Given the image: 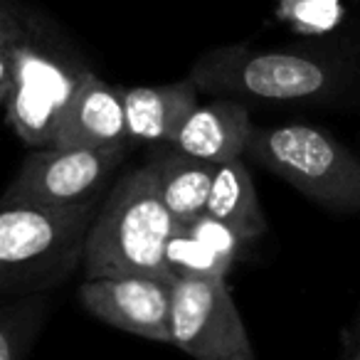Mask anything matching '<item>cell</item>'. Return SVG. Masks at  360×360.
I'll return each mask as SVG.
<instances>
[{
  "mask_svg": "<svg viewBox=\"0 0 360 360\" xmlns=\"http://www.w3.org/2000/svg\"><path fill=\"white\" fill-rule=\"evenodd\" d=\"M91 75L94 70L52 18L25 0H0V101L22 143L50 148Z\"/></svg>",
  "mask_w": 360,
  "mask_h": 360,
  "instance_id": "1",
  "label": "cell"
},
{
  "mask_svg": "<svg viewBox=\"0 0 360 360\" xmlns=\"http://www.w3.org/2000/svg\"><path fill=\"white\" fill-rule=\"evenodd\" d=\"M191 77L200 91L237 101H323L348 84V62L309 47L222 45L195 60Z\"/></svg>",
  "mask_w": 360,
  "mask_h": 360,
  "instance_id": "2",
  "label": "cell"
},
{
  "mask_svg": "<svg viewBox=\"0 0 360 360\" xmlns=\"http://www.w3.org/2000/svg\"><path fill=\"white\" fill-rule=\"evenodd\" d=\"M178 230L158 188L153 160L129 170L106 193L84 252V279L150 274L175 279L165 250Z\"/></svg>",
  "mask_w": 360,
  "mask_h": 360,
  "instance_id": "3",
  "label": "cell"
},
{
  "mask_svg": "<svg viewBox=\"0 0 360 360\" xmlns=\"http://www.w3.org/2000/svg\"><path fill=\"white\" fill-rule=\"evenodd\" d=\"M101 202L60 207L3 200L0 296H32L60 286L84 262L86 240Z\"/></svg>",
  "mask_w": 360,
  "mask_h": 360,
  "instance_id": "4",
  "label": "cell"
},
{
  "mask_svg": "<svg viewBox=\"0 0 360 360\" xmlns=\"http://www.w3.org/2000/svg\"><path fill=\"white\" fill-rule=\"evenodd\" d=\"M245 158L279 175L309 200L335 210H360V158L316 126H255Z\"/></svg>",
  "mask_w": 360,
  "mask_h": 360,
  "instance_id": "5",
  "label": "cell"
},
{
  "mask_svg": "<svg viewBox=\"0 0 360 360\" xmlns=\"http://www.w3.org/2000/svg\"><path fill=\"white\" fill-rule=\"evenodd\" d=\"M170 343L195 360H257L225 279L175 276Z\"/></svg>",
  "mask_w": 360,
  "mask_h": 360,
  "instance_id": "6",
  "label": "cell"
},
{
  "mask_svg": "<svg viewBox=\"0 0 360 360\" xmlns=\"http://www.w3.org/2000/svg\"><path fill=\"white\" fill-rule=\"evenodd\" d=\"M126 153L124 148H37L25 155L3 200L60 207L104 200Z\"/></svg>",
  "mask_w": 360,
  "mask_h": 360,
  "instance_id": "7",
  "label": "cell"
},
{
  "mask_svg": "<svg viewBox=\"0 0 360 360\" xmlns=\"http://www.w3.org/2000/svg\"><path fill=\"white\" fill-rule=\"evenodd\" d=\"M173 281L168 276L129 274L84 279L79 301L104 323L146 340L170 343Z\"/></svg>",
  "mask_w": 360,
  "mask_h": 360,
  "instance_id": "8",
  "label": "cell"
},
{
  "mask_svg": "<svg viewBox=\"0 0 360 360\" xmlns=\"http://www.w3.org/2000/svg\"><path fill=\"white\" fill-rule=\"evenodd\" d=\"M50 148H134L119 84H109L94 72L57 126Z\"/></svg>",
  "mask_w": 360,
  "mask_h": 360,
  "instance_id": "9",
  "label": "cell"
},
{
  "mask_svg": "<svg viewBox=\"0 0 360 360\" xmlns=\"http://www.w3.org/2000/svg\"><path fill=\"white\" fill-rule=\"evenodd\" d=\"M252 131H255V124L242 101L215 96L207 104L198 106L183 121L168 146L198 160L222 165L245 158Z\"/></svg>",
  "mask_w": 360,
  "mask_h": 360,
  "instance_id": "10",
  "label": "cell"
},
{
  "mask_svg": "<svg viewBox=\"0 0 360 360\" xmlns=\"http://www.w3.org/2000/svg\"><path fill=\"white\" fill-rule=\"evenodd\" d=\"M126 104L131 146L150 150L168 146L183 121L200 106V89L191 77L158 86H119Z\"/></svg>",
  "mask_w": 360,
  "mask_h": 360,
  "instance_id": "11",
  "label": "cell"
},
{
  "mask_svg": "<svg viewBox=\"0 0 360 360\" xmlns=\"http://www.w3.org/2000/svg\"><path fill=\"white\" fill-rule=\"evenodd\" d=\"M158 168V188L175 225L188 227L207 212L217 165L180 153L173 146L153 148L148 155Z\"/></svg>",
  "mask_w": 360,
  "mask_h": 360,
  "instance_id": "12",
  "label": "cell"
},
{
  "mask_svg": "<svg viewBox=\"0 0 360 360\" xmlns=\"http://www.w3.org/2000/svg\"><path fill=\"white\" fill-rule=\"evenodd\" d=\"M205 215L230 225L247 242H257L266 230V217L262 212L255 180L247 170L245 158L217 165L212 193Z\"/></svg>",
  "mask_w": 360,
  "mask_h": 360,
  "instance_id": "13",
  "label": "cell"
},
{
  "mask_svg": "<svg viewBox=\"0 0 360 360\" xmlns=\"http://www.w3.org/2000/svg\"><path fill=\"white\" fill-rule=\"evenodd\" d=\"M45 323V294L13 296L0 306V360H27Z\"/></svg>",
  "mask_w": 360,
  "mask_h": 360,
  "instance_id": "14",
  "label": "cell"
},
{
  "mask_svg": "<svg viewBox=\"0 0 360 360\" xmlns=\"http://www.w3.org/2000/svg\"><path fill=\"white\" fill-rule=\"evenodd\" d=\"M165 262H168L173 276L227 279V271L232 269L230 262H225L217 252H212L207 245H202L186 227H178L173 232L168 250H165Z\"/></svg>",
  "mask_w": 360,
  "mask_h": 360,
  "instance_id": "15",
  "label": "cell"
},
{
  "mask_svg": "<svg viewBox=\"0 0 360 360\" xmlns=\"http://www.w3.org/2000/svg\"><path fill=\"white\" fill-rule=\"evenodd\" d=\"M343 13L340 0H276V18L304 37L333 32L343 20Z\"/></svg>",
  "mask_w": 360,
  "mask_h": 360,
  "instance_id": "16",
  "label": "cell"
},
{
  "mask_svg": "<svg viewBox=\"0 0 360 360\" xmlns=\"http://www.w3.org/2000/svg\"><path fill=\"white\" fill-rule=\"evenodd\" d=\"M186 230L193 232L202 245H207L212 252H217V255L225 262H230L232 266H235V262L242 257L245 247L252 245V242H247L237 230H232L230 225H225V222L215 220V217H210V215H202L200 220L191 222Z\"/></svg>",
  "mask_w": 360,
  "mask_h": 360,
  "instance_id": "17",
  "label": "cell"
},
{
  "mask_svg": "<svg viewBox=\"0 0 360 360\" xmlns=\"http://www.w3.org/2000/svg\"><path fill=\"white\" fill-rule=\"evenodd\" d=\"M345 348L353 350V353L360 348V309L355 311L353 323H350V328L345 330Z\"/></svg>",
  "mask_w": 360,
  "mask_h": 360,
  "instance_id": "18",
  "label": "cell"
},
{
  "mask_svg": "<svg viewBox=\"0 0 360 360\" xmlns=\"http://www.w3.org/2000/svg\"><path fill=\"white\" fill-rule=\"evenodd\" d=\"M350 360H360V348H358V350H355V353H353V355H350Z\"/></svg>",
  "mask_w": 360,
  "mask_h": 360,
  "instance_id": "19",
  "label": "cell"
}]
</instances>
